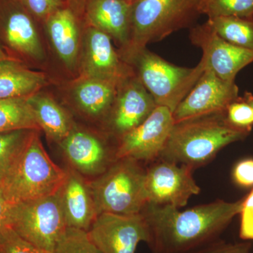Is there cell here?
Returning a JSON list of instances; mask_svg holds the SVG:
<instances>
[{
    "label": "cell",
    "mask_w": 253,
    "mask_h": 253,
    "mask_svg": "<svg viewBox=\"0 0 253 253\" xmlns=\"http://www.w3.org/2000/svg\"><path fill=\"white\" fill-rule=\"evenodd\" d=\"M244 199L214 201L184 211L171 206L147 204L141 213L155 253H186L215 241L242 209Z\"/></svg>",
    "instance_id": "cell-1"
},
{
    "label": "cell",
    "mask_w": 253,
    "mask_h": 253,
    "mask_svg": "<svg viewBox=\"0 0 253 253\" xmlns=\"http://www.w3.org/2000/svg\"><path fill=\"white\" fill-rule=\"evenodd\" d=\"M250 132L231 125L226 111L189 118L174 123L159 158L193 170L208 164L228 145L246 139Z\"/></svg>",
    "instance_id": "cell-2"
},
{
    "label": "cell",
    "mask_w": 253,
    "mask_h": 253,
    "mask_svg": "<svg viewBox=\"0 0 253 253\" xmlns=\"http://www.w3.org/2000/svg\"><path fill=\"white\" fill-rule=\"evenodd\" d=\"M39 131H32L0 184L11 204L56 194L67 177V171L57 166L46 153Z\"/></svg>",
    "instance_id": "cell-3"
},
{
    "label": "cell",
    "mask_w": 253,
    "mask_h": 253,
    "mask_svg": "<svg viewBox=\"0 0 253 253\" xmlns=\"http://www.w3.org/2000/svg\"><path fill=\"white\" fill-rule=\"evenodd\" d=\"M200 14L199 0H134L129 44L121 58L126 63L149 43L189 27Z\"/></svg>",
    "instance_id": "cell-4"
},
{
    "label": "cell",
    "mask_w": 253,
    "mask_h": 253,
    "mask_svg": "<svg viewBox=\"0 0 253 253\" xmlns=\"http://www.w3.org/2000/svg\"><path fill=\"white\" fill-rule=\"evenodd\" d=\"M146 169L140 163L121 158L89 185L98 215L101 213L135 214L147 204Z\"/></svg>",
    "instance_id": "cell-5"
},
{
    "label": "cell",
    "mask_w": 253,
    "mask_h": 253,
    "mask_svg": "<svg viewBox=\"0 0 253 253\" xmlns=\"http://www.w3.org/2000/svg\"><path fill=\"white\" fill-rule=\"evenodd\" d=\"M126 63L132 68L156 105L168 108L172 113L205 71L204 63L201 61L194 68L181 67L147 48L131 56Z\"/></svg>",
    "instance_id": "cell-6"
},
{
    "label": "cell",
    "mask_w": 253,
    "mask_h": 253,
    "mask_svg": "<svg viewBox=\"0 0 253 253\" xmlns=\"http://www.w3.org/2000/svg\"><path fill=\"white\" fill-rule=\"evenodd\" d=\"M42 29L20 0H0V44L14 61L42 71L48 50Z\"/></svg>",
    "instance_id": "cell-7"
},
{
    "label": "cell",
    "mask_w": 253,
    "mask_h": 253,
    "mask_svg": "<svg viewBox=\"0 0 253 253\" xmlns=\"http://www.w3.org/2000/svg\"><path fill=\"white\" fill-rule=\"evenodd\" d=\"M9 226L45 253H53L66 229L59 191L42 199L11 204Z\"/></svg>",
    "instance_id": "cell-8"
},
{
    "label": "cell",
    "mask_w": 253,
    "mask_h": 253,
    "mask_svg": "<svg viewBox=\"0 0 253 253\" xmlns=\"http://www.w3.org/2000/svg\"><path fill=\"white\" fill-rule=\"evenodd\" d=\"M145 189L147 204L179 209L186 206L191 196L201 192L191 168L161 158L146 169Z\"/></svg>",
    "instance_id": "cell-9"
},
{
    "label": "cell",
    "mask_w": 253,
    "mask_h": 253,
    "mask_svg": "<svg viewBox=\"0 0 253 253\" xmlns=\"http://www.w3.org/2000/svg\"><path fill=\"white\" fill-rule=\"evenodd\" d=\"M87 232L102 253H135L141 241L150 242L149 226L141 213H101Z\"/></svg>",
    "instance_id": "cell-10"
},
{
    "label": "cell",
    "mask_w": 253,
    "mask_h": 253,
    "mask_svg": "<svg viewBox=\"0 0 253 253\" xmlns=\"http://www.w3.org/2000/svg\"><path fill=\"white\" fill-rule=\"evenodd\" d=\"M174 123L170 110L157 106L144 122L118 139L116 159L154 162L162 154Z\"/></svg>",
    "instance_id": "cell-11"
},
{
    "label": "cell",
    "mask_w": 253,
    "mask_h": 253,
    "mask_svg": "<svg viewBox=\"0 0 253 253\" xmlns=\"http://www.w3.org/2000/svg\"><path fill=\"white\" fill-rule=\"evenodd\" d=\"M112 42L109 35L84 23L78 77L121 82L134 74L132 68L123 61Z\"/></svg>",
    "instance_id": "cell-12"
},
{
    "label": "cell",
    "mask_w": 253,
    "mask_h": 253,
    "mask_svg": "<svg viewBox=\"0 0 253 253\" xmlns=\"http://www.w3.org/2000/svg\"><path fill=\"white\" fill-rule=\"evenodd\" d=\"M156 107L152 96L134 73L118 84L116 99L104 121L106 129L118 140L144 122Z\"/></svg>",
    "instance_id": "cell-13"
},
{
    "label": "cell",
    "mask_w": 253,
    "mask_h": 253,
    "mask_svg": "<svg viewBox=\"0 0 253 253\" xmlns=\"http://www.w3.org/2000/svg\"><path fill=\"white\" fill-rule=\"evenodd\" d=\"M190 40L202 49L205 68L224 81L235 82L240 71L253 63V50L228 42L218 36L209 23L191 28Z\"/></svg>",
    "instance_id": "cell-14"
},
{
    "label": "cell",
    "mask_w": 253,
    "mask_h": 253,
    "mask_svg": "<svg viewBox=\"0 0 253 253\" xmlns=\"http://www.w3.org/2000/svg\"><path fill=\"white\" fill-rule=\"evenodd\" d=\"M83 25V18L68 4L55 11L42 24L46 44L73 79L79 72Z\"/></svg>",
    "instance_id": "cell-15"
},
{
    "label": "cell",
    "mask_w": 253,
    "mask_h": 253,
    "mask_svg": "<svg viewBox=\"0 0 253 253\" xmlns=\"http://www.w3.org/2000/svg\"><path fill=\"white\" fill-rule=\"evenodd\" d=\"M239 97L235 82L224 81L205 68L199 81L173 112L174 123L225 112L228 106Z\"/></svg>",
    "instance_id": "cell-16"
},
{
    "label": "cell",
    "mask_w": 253,
    "mask_h": 253,
    "mask_svg": "<svg viewBox=\"0 0 253 253\" xmlns=\"http://www.w3.org/2000/svg\"><path fill=\"white\" fill-rule=\"evenodd\" d=\"M59 145L73 169L80 174L99 176L117 160L116 150L112 151L104 139L76 126Z\"/></svg>",
    "instance_id": "cell-17"
},
{
    "label": "cell",
    "mask_w": 253,
    "mask_h": 253,
    "mask_svg": "<svg viewBox=\"0 0 253 253\" xmlns=\"http://www.w3.org/2000/svg\"><path fill=\"white\" fill-rule=\"evenodd\" d=\"M131 3L126 0H87L83 21L104 32L118 46V52L129 44Z\"/></svg>",
    "instance_id": "cell-18"
},
{
    "label": "cell",
    "mask_w": 253,
    "mask_h": 253,
    "mask_svg": "<svg viewBox=\"0 0 253 253\" xmlns=\"http://www.w3.org/2000/svg\"><path fill=\"white\" fill-rule=\"evenodd\" d=\"M120 83L113 80L79 76L70 83L68 94L71 102L83 115L104 121L116 99Z\"/></svg>",
    "instance_id": "cell-19"
},
{
    "label": "cell",
    "mask_w": 253,
    "mask_h": 253,
    "mask_svg": "<svg viewBox=\"0 0 253 253\" xmlns=\"http://www.w3.org/2000/svg\"><path fill=\"white\" fill-rule=\"evenodd\" d=\"M67 172L59 191L66 226L87 231L98 216L90 188L77 171Z\"/></svg>",
    "instance_id": "cell-20"
},
{
    "label": "cell",
    "mask_w": 253,
    "mask_h": 253,
    "mask_svg": "<svg viewBox=\"0 0 253 253\" xmlns=\"http://www.w3.org/2000/svg\"><path fill=\"white\" fill-rule=\"evenodd\" d=\"M49 84L44 71L12 59L0 61V99L28 98Z\"/></svg>",
    "instance_id": "cell-21"
},
{
    "label": "cell",
    "mask_w": 253,
    "mask_h": 253,
    "mask_svg": "<svg viewBox=\"0 0 253 253\" xmlns=\"http://www.w3.org/2000/svg\"><path fill=\"white\" fill-rule=\"evenodd\" d=\"M28 101L40 129L51 140L59 144L73 130L69 114L49 94L41 90L28 97Z\"/></svg>",
    "instance_id": "cell-22"
},
{
    "label": "cell",
    "mask_w": 253,
    "mask_h": 253,
    "mask_svg": "<svg viewBox=\"0 0 253 253\" xmlns=\"http://www.w3.org/2000/svg\"><path fill=\"white\" fill-rule=\"evenodd\" d=\"M21 129L41 131L28 98L0 99V133Z\"/></svg>",
    "instance_id": "cell-23"
},
{
    "label": "cell",
    "mask_w": 253,
    "mask_h": 253,
    "mask_svg": "<svg viewBox=\"0 0 253 253\" xmlns=\"http://www.w3.org/2000/svg\"><path fill=\"white\" fill-rule=\"evenodd\" d=\"M207 22L224 41L253 50V18L217 16L208 18Z\"/></svg>",
    "instance_id": "cell-24"
},
{
    "label": "cell",
    "mask_w": 253,
    "mask_h": 253,
    "mask_svg": "<svg viewBox=\"0 0 253 253\" xmlns=\"http://www.w3.org/2000/svg\"><path fill=\"white\" fill-rule=\"evenodd\" d=\"M201 14L217 16L253 18V0H200Z\"/></svg>",
    "instance_id": "cell-25"
},
{
    "label": "cell",
    "mask_w": 253,
    "mask_h": 253,
    "mask_svg": "<svg viewBox=\"0 0 253 253\" xmlns=\"http://www.w3.org/2000/svg\"><path fill=\"white\" fill-rule=\"evenodd\" d=\"M33 129L0 133V184Z\"/></svg>",
    "instance_id": "cell-26"
},
{
    "label": "cell",
    "mask_w": 253,
    "mask_h": 253,
    "mask_svg": "<svg viewBox=\"0 0 253 253\" xmlns=\"http://www.w3.org/2000/svg\"><path fill=\"white\" fill-rule=\"evenodd\" d=\"M53 253H102L86 231L66 227Z\"/></svg>",
    "instance_id": "cell-27"
},
{
    "label": "cell",
    "mask_w": 253,
    "mask_h": 253,
    "mask_svg": "<svg viewBox=\"0 0 253 253\" xmlns=\"http://www.w3.org/2000/svg\"><path fill=\"white\" fill-rule=\"evenodd\" d=\"M226 119L231 125L251 131L253 126V109L244 99L239 97L228 106L226 110Z\"/></svg>",
    "instance_id": "cell-28"
},
{
    "label": "cell",
    "mask_w": 253,
    "mask_h": 253,
    "mask_svg": "<svg viewBox=\"0 0 253 253\" xmlns=\"http://www.w3.org/2000/svg\"><path fill=\"white\" fill-rule=\"evenodd\" d=\"M0 253H45L18 235L10 226L0 233Z\"/></svg>",
    "instance_id": "cell-29"
},
{
    "label": "cell",
    "mask_w": 253,
    "mask_h": 253,
    "mask_svg": "<svg viewBox=\"0 0 253 253\" xmlns=\"http://www.w3.org/2000/svg\"><path fill=\"white\" fill-rule=\"evenodd\" d=\"M23 6L42 26L44 21L63 6L68 5L67 0H20Z\"/></svg>",
    "instance_id": "cell-30"
},
{
    "label": "cell",
    "mask_w": 253,
    "mask_h": 253,
    "mask_svg": "<svg viewBox=\"0 0 253 253\" xmlns=\"http://www.w3.org/2000/svg\"><path fill=\"white\" fill-rule=\"evenodd\" d=\"M251 245L249 243L228 244L223 241H212L202 247L186 253H249Z\"/></svg>",
    "instance_id": "cell-31"
},
{
    "label": "cell",
    "mask_w": 253,
    "mask_h": 253,
    "mask_svg": "<svg viewBox=\"0 0 253 253\" xmlns=\"http://www.w3.org/2000/svg\"><path fill=\"white\" fill-rule=\"evenodd\" d=\"M240 236L244 240H253V190L244 197L241 212Z\"/></svg>",
    "instance_id": "cell-32"
},
{
    "label": "cell",
    "mask_w": 253,
    "mask_h": 253,
    "mask_svg": "<svg viewBox=\"0 0 253 253\" xmlns=\"http://www.w3.org/2000/svg\"><path fill=\"white\" fill-rule=\"evenodd\" d=\"M232 177L238 186L253 187V158H247L238 163L233 169Z\"/></svg>",
    "instance_id": "cell-33"
},
{
    "label": "cell",
    "mask_w": 253,
    "mask_h": 253,
    "mask_svg": "<svg viewBox=\"0 0 253 253\" xmlns=\"http://www.w3.org/2000/svg\"><path fill=\"white\" fill-rule=\"evenodd\" d=\"M11 204L6 199L0 189V233L9 226V211Z\"/></svg>",
    "instance_id": "cell-34"
},
{
    "label": "cell",
    "mask_w": 253,
    "mask_h": 253,
    "mask_svg": "<svg viewBox=\"0 0 253 253\" xmlns=\"http://www.w3.org/2000/svg\"><path fill=\"white\" fill-rule=\"evenodd\" d=\"M86 1L87 0H67V3L80 16L83 18Z\"/></svg>",
    "instance_id": "cell-35"
},
{
    "label": "cell",
    "mask_w": 253,
    "mask_h": 253,
    "mask_svg": "<svg viewBox=\"0 0 253 253\" xmlns=\"http://www.w3.org/2000/svg\"><path fill=\"white\" fill-rule=\"evenodd\" d=\"M7 59H12L11 57L8 55L6 51H5L4 48L1 46V44H0V61L1 60H7ZM13 60V59H12Z\"/></svg>",
    "instance_id": "cell-36"
},
{
    "label": "cell",
    "mask_w": 253,
    "mask_h": 253,
    "mask_svg": "<svg viewBox=\"0 0 253 253\" xmlns=\"http://www.w3.org/2000/svg\"><path fill=\"white\" fill-rule=\"evenodd\" d=\"M244 99L252 106L253 109V94L246 91V92L245 93Z\"/></svg>",
    "instance_id": "cell-37"
},
{
    "label": "cell",
    "mask_w": 253,
    "mask_h": 253,
    "mask_svg": "<svg viewBox=\"0 0 253 253\" xmlns=\"http://www.w3.org/2000/svg\"><path fill=\"white\" fill-rule=\"evenodd\" d=\"M126 1H129V2H132L133 1H134V0H126Z\"/></svg>",
    "instance_id": "cell-38"
},
{
    "label": "cell",
    "mask_w": 253,
    "mask_h": 253,
    "mask_svg": "<svg viewBox=\"0 0 253 253\" xmlns=\"http://www.w3.org/2000/svg\"></svg>",
    "instance_id": "cell-39"
},
{
    "label": "cell",
    "mask_w": 253,
    "mask_h": 253,
    "mask_svg": "<svg viewBox=\"0 0 253 253\" xmlns=\"http://www.w3.org/2000/svg\"><path fill=\"white\" fill-rule=\"evenodd\" d=\"M199 1H200V0H199Z\"/></svg>",
    "instance_id": "cell-40"
}]
</instances>
